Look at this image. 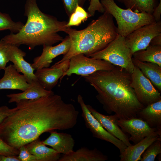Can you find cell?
Listing matches in <instances>:
<instances>
[{"label":"cell","mask_w":161,"mask_h":161,"mask_svg":"<svg viewBox=\"0 0 161 161\" xmlns=\"http://www.w3.org/2000/svg\"><path fill=\"white\" fill-rule=\"evenodd\" d=\"M71 45L70 38L67 35L61 43L56 46H43L41 55L34 59L33 63L31 64L32 66L36 70L49 67L54 58L60 55L66 54Z\"/></svg>","instance_id":"4fadbf2b"},{"label":"cell","mask_w":161,"mask_h":161,"mask_svg":"<svg viewBox=\"0 0 161 161\" xmlns=\"http://www.w3.org/2000/svg\"><path fill=\"white\" fill-rule=\"evenodd\" d=\"M86 105L92 115L109 133L122 141L127 146L132 145L128 135L117 124L116 120L118 119L116 115H104L98 112L91 105Z\"/></svg>","instance_id":"9a60e30c"},{"label":"cell","mask_w":161,"mask_h":161,"mask_svg":"<svg viewBox=\"0 0 161 161\" xmlns=\"http://www.w3.org/2000/svg\"><path fill=\"white\" fill-rule=\"evenodd\" d=\"M89 5L88 8V13L90 16L94 15L96 11L103 13L104 9L100 0H89Z\"/></svg>","instance_id":"1f68e13d"},{"label":"cell","mask_w":161,"mask_h":161,"mask_svg":"<svg viewBox=\"0 0 161 161\" xmlns=\"http://www.w3.org/2000/svg\"><path fill=\"white\" fill-rule=\"evenodd\" d=\"M4 70V75L0 79V90L17 89L23 92L30 86L25 76L19 74L13 64L6 66Z\"/></svg>","instance_id":"2e32d148"},{"label":"cell","mask_w":161,"mask_h":161,"mask_svg":"<svg viewBox=\"0 0 161 161\" xmlns=\"http://www.w3.org/2000/svg\"><path fill=\"white\" fill-rule=\"evenodd\" d=\"M161 153V138L154 142L142 154L141 161H154Z\"/></svg>","instance_id":"83f0119b"},{"label":"cell","mask_w":161,"mask_h":161,"mask_svg":"<svg viewBox=\"0 0 161 161\" xmlns=\"http://www.w3.org/2000/svg\"><path fill=\"white\" fill-rule=\"evenodd\" d=\"M137 118L156 129L161 136V100L145 106L138 112Z\"/></svg>","instance_id":"d6986e66"},{"label":"cell","mask_w":161,"mask_h":161,"mask_svg":"<svg viewBox=\"0 0 161 161\" xmlns=\"http://www.w3.org/2000/svg\"><path fill=\"white\" fill-rule=\"evenodd\" d=\"M123 4L127 8L137 12H146L152 14L158 5L157 0H117Z\"/></svg>","instance_id":"d4e9b609"},{"label":"cell","mask_w":161,"mask_h":161,"mask_svg":"<svg viewBox=\"0 0 161 161\" xmlns=\"http://www.w3.org/2000/svg\"><path fill=\"white\" fill-rule=\"evenodd\" d=\"M49 136L42 142L49 145L60 154H67L73 151L75 141L71 135L54 131L50 132Z\"/></svg>","instance_id":"e0dca14e"},{"label":"cell","mask_w":161,"mask_h":161,"mask_svg":"<svg viewBox=\"0 0 161 161\" xmlns=\"http://www.w3.org/2000/svg\"><path fill=\"white\" fill-rule=\"evenodd\" d=\"M9 61L5 44L0 42V69L4 70Z\"/></svg>","instance_id":"d6a6232c"},{"label":"cell","mask_w":161,"mask_h":161,"mask_svg":"<svg viewBox=\"0 0 161 161\" xmlns=\"http://www.w3.org/2000/svg\"><path fill=\"white\" fill-rule=\"evenodd\" d=\"M13 110L14 108L10 109L6 106L0 107V125Z\"/></svg>","instance_id":"836d02e7"},{"label":"cell","mask_w":161,"mask_h":161,"mask_svg":"<svg viewBox=\"0 0 161 161\" xmlns=\"http://www.w3.org/2000/svg\"><path fill=\"white\" fill-rule=\"evenodd\" d=\"M24 25L21 21H13L9 14L0 11V31L9 30L10 33H17Z\"/></svg>","instance_id":"484cf974"},{"label":"cell","mask_w":161,"mask_h":161,"mask_svg":"<svg viewBox=\"0 0 161 161\" xmlns=\"http://www.w3.org/2000/svg\"><path fill=\"white\" fill-rule=\"evenodd\" d=\"M132 55L130 49L126 44L125 38L118 34L106 47L89 57L105 60L131 74L134 66Z\"/></svg>","instance_id":"8992f818"},{"label":"cell","mask_w":161,"mask_h":161,"mask_svg":"<svg viewBox=\"0 0 161 161\" xmlns=\"http://www.w3.org/2000/svg\"><path fill=\"white\" fill-rule=\"evenodd\" d=\"M24 145L38 161H58L61 157V154L47 147L39 137Z\"/></svg>","instance_id":"44dd1931"},{"label":"cell","mask_w":161,"mask_h":161,"mask_svg":"<svg viewBox=\"0 0 161 161\" xmlns=\"http://www.w3.org/2000/svg\"></svg>","instance_id":"74e56055"},{"label":"cell","mask_w":161,"mask_h":161,"mask_svg":"<svg viewBox=\"0 0 161 161\" xmlns=\"http://www.w3.org/2000/svg\"><path fill=\"white\" fill-rule=\"evenodd\" d=\"M149 45H161V33L154 37L151 39Z\"/></svg>","instance_id":"8d00e7d4"},{"label":"cell","mask_w":161,"mask_h":161,"mask_svg":"<svg viewBox=\"0 0 161 161\" xmlns=\"http://www.w3.org/2000/svg\"><path fill=\"white\" fill-rule=\"evenodd\" d=\"M115 66L105 60L88 57L83 54L75 55L69 59L67 70L60 79V81L65 76L75 74L86 76L100 70H109Z\"/></svg>","instance_id":"52a82bcc"},{"label":"cell","mask_w":161,"mask_h":161,"mask_svg":"<svg viewBox=\"0 0 161 161\" xmlns=\"http://www.w3.org/2000/svg\"><path fill=\"white\" fill-rule=\"evenodd\" d=\"M54 94L52 90L45 89L38 81H36L31 83L29 87L22 92L8 94L7 96L9 98V103H12L21 100L35 99Z\"/></svg>","instance_id":"7402d4cb"},{"label":"cell","mask_w":161,"mask_h":161,"mask_svg":"<svg viewBox=\"0 0 161 161\" xmlns=\"http://www.w3.org/2000/svg\"><path fill=\"white\" fill-rule=\"evenodd\" d=\"M116 122L124 133L130 135L129 140L134 144L148 136L158 133L156 129L150 127L145 122L138 118L128 120L117 119Z\"/></svg>","instance_id":"8fae6325"},{"label":"cell","mask_w":161,"mask_h":161,"mask_svg":"<svg viewBox=\"0 0 161 161\" xmlns=\"http://www.w3.org/2000/svg\"><path fill=\"white\" fill-rule=\"evenodd\" d=\"M90 16L83 8L78 6L74 12L69 17V21L66 25V27L78 26L86 21Z\"/></svg>","instance_id":"4316f807"},{"label":"cell","mask_w":161,"mask_h":161,"mask_svg":"<svg viewBox=\"0 0 161 161\" xmlns=\"http://www.w3.org/2000/svg\"><path fill=\"white\" fill-rule=\"evenodd\" d=\"M132 57L141 61L154 63L161 66V45H149L145 49L134 52Z\"/></svg>","instance_id":"cb8c5ba5"},{"label":"cell","mask_w":161,"mask_h":161,"mask_svg":"<svg viewBox=\"0 0 161 161\" xmlns=\"http://www.w3.org/2000/svg\"><path fill=\"white\" fill-rule=\"evenodd\" d=\"M161 14V0H160L159 4L155 7L152 14V15L156 22L160 21Z\"/></svg>","instance_id":"e575fe53"},{"label":"cell","mask_w":161,"mask_h":161,"mask_svg":"<svg viewBox=\"0 0 161 161\" xmlns=\"http://www.w3.org/2000/svg\"><path fill=\"white\" fill-rule=\"evenodd\" d=\"M108 157L96 148L90 150L82 147L61 157L58 161H105Z\"/></svg>","instance_id":"ffe728a7"},{"label":"cell","mask_w":161,"mask_h":161,"mask_svg":"<svg viewBox=\"0 0 161 161\" xmlns=\"http://www.w3.org/2000/svg\"><path fill=\"white\" fill-rule=\"evenodd\" d=\"M161 138L157 132L147 136L138 143L127 146L120 153V161H138L140 160L142 154L146 148L154 141Z\"/></svg>","instance_id":"ac0fdd59"},{"label":"cell","mask_w":161,"mask_h":161,"mask_svg":"<svg viewBox=\"0 0 161 161\" xmlns=\"http://www.w3.org/2000/svg\"><path fill=\"white\" fill-rule=\"evenodd\" d=\"M105 11L110 14L116 20L118 35L124 37L144 25L156 22L152 14L146 12H137L130 8L123 9L119 7L114 0H101Z\"/></svg>","instance_id":"5b68a950"},{"label":"cell","mask_w":161,"mask_h":161,"mask_svg":"<svg viewBox=\"0 0 161 161\" xmlns=\"http://www.w3.org/2000/svg\"><path fill=\"white\" fill-rule=\"evenodd\" d=\"M161 33V21L143 26L125 37L126 44L132 55L135 52L146 49L151 39Z\"/></svg>","instance_id":"30bf717a"},{"label":"cell","mask_w":161,"mask_h":161,"mask_svg":"<svg viewBox=\"0 0 161 161\" xmlns=\"http://www.w3.org/2000/svg\"><path fill=\"white\" fill-rule=\"evenodd\" d=\"M86 0H62L66 13L69 17L79 6L83 7Z\"/></svg>","instance_id":"f1b7e54d"},{"label":"cell","mask_w":161,"mask_h":161,"mask_svg":"<svg viewBox=\"0 0 161 161\" xmlns=\"http://www.w3.org/2000/svg\"><path fill=\"white\" fill-rule=\"evenodd\" d=\"M19 152V149L10 146L0 137V155L17 156Z\"/></svg>","instance_id":"f546056e"},{"label":"cell","mask_w":161,"mask_h":161,"mask_svg":"<svg viewBox=\"0 0 161 161\" xmlns=\"http://www.w3.org/2000/svg\"><path fill=\"white\" fill-rule=\"evenodd\" d=\"M16 107L0 125V137L19 149L42 134L66 130L76 125L79 112L74 105L55 94L16 102Z\"/></svg>","instance_id":"6da1fadb"},{"label":"cell","mask_w":161,"mask_h":161,"mask_svg":"<svg viewBox=\"0 0 161 161\" xmlns=\"http://www.w3.org/2000/svg\"><path fill=\"white\" fill-rule=\"evenodd\" d=\"M83 77L96 91V98L104 110L109 114L114 113L118 119L137 118L145 107L131 86V73L120 66L97 71Z\"/></svg>","instance_id":"7a4b0ae2"},{"label":"cell","mask_w":161,"mask_h":161,"mask_svg":"<svg viewBox=\"0 0 161 161\" xmlns=\"http://www.w3.org/2000/svg\"><path fill=\"white\" fill-rule=\"evenodd\" d=\"M69 63L68 59L60 63H56L50 68L37 69L34 74L37 81L45 89L52 90L68 69Z\"/></svg>","instance_id":"7c38bea8"},{"label":"cell","mask_w":161,"mask_h":161,"mask_svg":"<svg viewBox=\"0 0 161 161\" xmlns=\"http://www.w3.org/2000/svg\"><path fill=\"white\" fill-rule=\"evenodd\" d=\"M4 44L9 60L13 63L17 71L23 73L28 83L31 84L37 81L34 72L35 69L32 67L31 64L26 61L24 58L26 53L16 46Z\"/></svg>","instance_id":"5bb4252c"},{"label":"cell","mask_w":161,"mask_h":161,"mask_svg":"<svg viewBox=\"0 0 161 161\" xmlns=\"http://www.w3.org/2000/svg\"><path fill=\"white\" fill-rule=\"evenodd\" d=\"M0 161H20L17 156L0 155Z\"/></svg>","instance_id":"d590c367"},{"label":"cell","mask_w":161,"mask_h":161,"mask_svg":"<svg viewBox=\"0 0 161 161\" xmlns=\"http://www.w3.org/2000/svg\"><path fill=\"white\" fill-rule=\"evenodd\" d=\"M101 15L93 20L85 28L77 30L67 27L64 32L71 41L70 48L57 63L83 54L89 57L106 47L118 35L113 16L105 11Z\"/></svg>","instance_id":"277c9868"},{"label":"cell","mask_w":161,"mask_h":161,"mask_svg":"<svg viewBox=\"0 0 161 161\" xmlns=\"http://www.w3.org/2000/svg\"><path fill=\"white\" fill-rule=\"evenodd\" d=\"M77 101L81 109V115L86 126L91 132L93 137L110 143L119 149L120 153L123 152L127 146L122 141L109 133L102 127L92 114L81 95H78Z\"/></svg>","instance_id":"9c48e42d"},{"label":"cell","mask_w":161,"mask_h":161,"mask_svg":"<svg viewBox=\"0 0 161 161\" xmlns=\"http://www.w3.org/2000/svg\"><path fill=\"white\" fill-rule=\"evenodd\" d=\"M131 76V86L139 101L144 106L161 100L160 92L135 65Z\"/></svg>","instance_id":"ba28073f"},{"label":"cell","mask_w":161,"mask_h":161,"mask_svg":"<svg viewBox=\"0 0 161 161\" xmlns=\"http://www.w3.org/2000/svg\"><path fill=\"white\" fill-rule=\"evenodd\" d=\"M24 15L27 21L18 33H10L2 38L0 42L19 47H28L29 50L37 46H52L64 39L58 32H64L67 21H60L55 17L42 12L36 0H27Z\"/></svg>","instance_id":"3957f363"},{"label":"cell","mask_w":161,"mask_h":161,"mask_svg":"<svg viewBox=\"0 0 161 161\" xmlns=\"http://www.w3.org/2000/svg\"><path fill=\"white\" fill-rule=\"evenodd\" d=\"M19 150L18 157L20 161H38L37 158L30 153L25 145L21 147Z\"/></svg>","instance_id":"4dcf8cb0"},{"label":"cell","mask_w":161,"mask_h":161,"mask_svg":"<svg viewBox=\"0 0 161 161\" xmlns=\"http://www.w3.org/2000/svg\"><path fill=\"white\" fill-rule=\"evenodd\" d=\"M134 65L138 67L160 92L161 91V66L151 62H143L132 57Z\"/></svg>","instance_id":"603a6c76"}]
</instances>
